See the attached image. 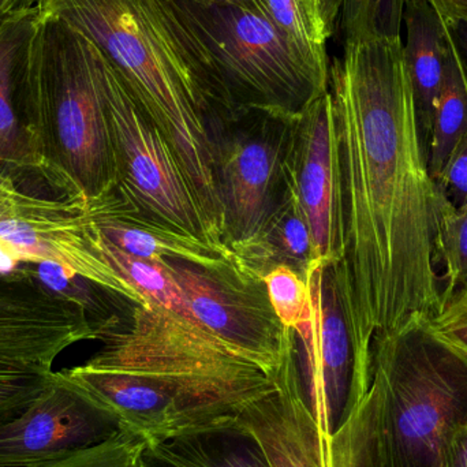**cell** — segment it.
I'll return each instance as SVG.
<instances>
[{"label": "cell", "instance_id": "obj_33", "mask_svg": "<svg viewBox=\"0 0 467 467\" xmlns=\"http://www.w3.org/2000/svg\"><path fill=\"white\" fill-rule=\"evenodd\" d=\"M447 25H467V0H431Z\"/></svg>", "mask_w": 467, "mask_h": 467}, {"label": "cell", "instance_id": "obj_24", "mask_svg": "<svg viewBox=\"0 0 467 467\" xmlns=\"http://www.w3.org/2000/svg\"><path fill=\"white\" fill-rule=\"evenodd\" d=\"M96 224V223H95ZM98 229V227H96ZM96 247L112 268L150 304L197 321L181 290L163 261L148 260L130 254L109 242L100 232L96 234Z\"/></svg>", "mask_w": 467, "mask_h": 467}, {"label": "cell", "instance_id": "obj_35", "mask_svg": "<svg viewBox=\"0 0 467 467\" xmlns=\"http://www.w3.org/2000/svg\"><path fill=\"white\" fill-rule=\"evenodd\" d=\"M199 7H244L268 14L265 0H186Z\"/></svg>", "mask_w": 467, "mask_h": 467}, {"label": "cell", "instance_id": "obj_1", "mask_svg": "<svg viewBox=\"0 0 467 467\" xmlns=\"http://www.w3.org/2000/svg\"><path fill=\"white\" fill-rule=\"evenodd\" d=\"M337 137V244L329 266L354 348V397L373 343L441 304L439 189L430 171L402 36L345 43L329 67Z\"/></svg>", "mask_w": 467, "mask_h": 467}, {"label": "cell", "instance_id": "obj_22", "mask_svg": "<svg viewBox=\"0 0 467 467\" xmlns=\"http://www.w3.org/2000/svg\"><path fill=\"white\" fill-rule=\"evenodd\" d=\"M466 133L467 74L452 40L451 57L444 73L428 142V164L435 182Z\"/></svg>", "mask_w": 467, "mask_h": 467}, {"label": "cell", "instance_id": "obj_25", "mask_svg": "<svg viewBox=\"0 0 467 467\" xmlns=\"http://www.w3.org/2000/svg\"><path fill=\"white\" fill-rule=\"evenodd\" d=\"M436 257L446 271L441 298L467 288V208L457 210L452 207L441 191L438 196Z\"/></svg>", "mask_w": 467, "mask_h": 467}, {"label": "cell", "instance_id": "obj_21", "mask_svg": "<svg viewBox=\"0 0 467 467\" xmlns=\"http://www.w3.org/2000/svg\"><path fill=\"white\" fill-rule=\"evenodd\" d=\"M36 11L14 13L0 25V164L40 170L25 136L16 101L19 54Z\"/></svg>", "mask_w": 467, "mask_h": 467}, {"label": "cell", "instance_id": "obj_2", "mask_svg": "<svg viewBox=\"0 0 467 467\" xmlns=\"http://www.w3.org/2000/svg\"><path fill=\"white\" fill-rule=\"evenodd\" d=\"M123 77L171 145L205 215L223 239L211 115L233 109L199 33L175 0H46Z\"/></svg>", "mask_w": 467, "mask_h": 467}, {"label": "cell", "instance_id": "obj_13", "mask_svg": "<svg viewBox=\"0 0 467 467\" xmlns=\"http://www.w3.org/2000/svg\"><path fill=\"white\" fill-rule=\"evenodd\" d=\"M306 282L310 313L294 331L299 373L318 428L332 436L353 409V340L329 266H317Z\"/></svg>", "mask_w": 467, "mask_h": 467}, {"label": "cell", "instance_id": "obj_28", "mask_svg": "<svg viewBox=\"0 0 467 467\" xmlns=\"http://www.w3.org/2000/svg\"><path fill=\"white\" fill-rule=\"evenodd\" d=\"M272 309L287 328L296 331L310 313V290L294 269L277 265L263 277Z\"/></svg>", "mask_w": 467, "mask_h": 467}, {"label": "cell", "instance_id": "obj_26", "mask_svg": "<svg viewBox=\"0 0 467 467\" xmlns=\"http://www.w3.org/2000/svg\"><path fill=\"white\" fill-rule=\"evenodd\" d=\"M405 0H342L340 24L345 43L381 36H402Z\"/></svg>", "mask_w": 467, "mask_h": 467}, {"label": "cell", "instance_id": "obj_29", "mask_svg": "<svg viewBox=\"0 0 467 467\" xmlns=\"http://www.w3.org/2000/svg\"><path fill=\"white\" fill-rule=\"evenodd\" d=\"M425 321L431 334L467 364V288L441 298Z\"/></svg>", "mask_w": 467, "mask_h": 467}, {"label": "cell", "instance_id": "obj_19", "mask_svg": "<svg viewBox=\"0 0 467 467\" xmlns=\"http://www.w3.org/2000/svg\"><path fill=\"white\" fill-rule=\"evenodd\" d=\"M144 467H272L254 433L224 417L166 441L147 443Z\"/></svg>", "mask_w": 467, "mask_h": 467}, {"label": "cell", "instance_id": "obj_37", "mask_svg": "<svg viewBox=\"0 0 467 467\" xmlns=\"http://www.w3.org/2000/svg\"><path fill=\"white\" fill-rule=\"evenodd\" d=\"M46 3V0H8L10 13H24V11H36Z\"/></svg>", "mask_w": 467, "mask_h": 467}, {"label": "cell", "instance_id": "obj_23", "mask_svg": "<svg viewBox=\"0 0 467 467\" xmlns=\"http://www.w3.org/2000/svg\"><path fill=\"white\" fill-rule=\"evenodd\" d=\"M269 16L296 57L312 71L321 87L328 89L329 36L315 0H265Z\"/></svg>", "mask_w": 467, "mask_h": 467}, {"label": "cell", "instance_id": "obj_8", "mask_svg": "<svg viewBox=\"0 0 467 467\" xmlns=\"http://www.w3.org/2000/svg\"><path fill=\"white\" fill-rule=\"evenodd\" d=\"M101 67L117 175L114 193L147 218L233 253L205 215L171 145L103 54Z\"/></svg>", "mask_w": 467, "mask_h": 467}, {"label": "cell", "instance_id": "obj_15", "mask_svg": "<svg viewBox=\"0 0 467 467\" xmlns=\"http://www.w3.org/2000/svg\"><path fill=\"white\" fill-rule=\"evenodd\" d=\"M60 372L107 409L120 430L141 436L147 443L233 416L153 379L85 365Z\"/></svg>", "mask_w": 467, "mask_h": 467}, {"label": "cell", "instance_id": "obj_38", "mask_svg": "<svg viewBox=\"0 0 467 467\" xmlns=\"http://www.w3.org/2000/svg\"><path fill=\"white\" fill-rule=\"evenodd\" d=\"M11 16L8 0H0V25Z\"/></svg>", "mask_w": 467, "mask_h": 467}, {"label": "cell", "instance_id": "obj_17", "mask_svg": "<svg viewBox=\"0 0 467 467\" xmlns=\"http://www.w3.org/2000/svg\"><path fill=\"white\" fill-rule=\"evenodd\" d=\"M99 232L119 249L148 260H181L202 266H218L233 260L234 253L223 252L207 242L177 232L129 207L117 194L90 205Z\"/></svg>", "mask_w": 467, "mask_h": 467}, {"label": "cell", "instance_id": "obj_31", "mask_svg": "<svg viewBox=\"0 0 467 467\" xmlns=\"http://www.w3.org/2000/svg\"><path fill=\"white\" fill-rule=\"evenodd\" d=\"M439 191L457 210L467 208V133L450 156L443 172L436 181Z\"/></svg>", "mask_w": 467, "mask_h": 467}, {"label": "cell", "instance_id": "obj_9", "mask_svg": "<svg viewBox=\"0 0 467 467\" xmlns=\"http://www.w3.org/2000/svg\"><path fill=\"white\" fill-rule=\"evenodd\" d=\"M296 118L246 107L211 115L222 229L233 253L257 239L285 193Z\"/></svg>", "mask_w": 467, "mask_h": 467}, {"label": "cell", "instance_id": "obj_12", "mask_svg": "<svg viewBox=\"0 0 467 467\" xmlns=\"http://www.w3.org/2000/svg\"><path fill=\"white\" fill-rule=\"evenodd\" d=\"M296 357L280 373L276 389L239 411V421L260 441L272 467H375L361 409L348 414L332 436L318 428Z\"/></svg>", "mask_w": 467, "mask_h": 467}, {"label": "cell", "instance_id": "obj_14", "mask_svg": "<svg viewBox=\"0 0 467 467\" xmlns=\"http://www.w3.org/2000/svg\"><path fill=\"white\" fill-rule=\"evenodd\" d=\"M119 431L118 420L59 370L18 416L0 424V467L47 465Z\"/></svg>", "mask_w": 467, "mask_h": 467}, {"label": "cell", "instance_id": "obj_18", "mask_svg": "<svg viewBox=\"0 0 467 467\" xmlns=\"http://www.w3.org/2000/svg\"><path fill=\"white\" fill-rule=\"evenodd\" d=\"M402 29L403 54L428 150L436 103L451 57V33L431 0L403 2Z\"/></svg>", "mask_w": 467, "mask_h": 467}, {"label": "cell", "instance_id": "obj_4", "mask_svg": "<svg viewBox=\"0 0 467 467\" xmlns=\"http://www.w3.org/2000/svg\"><path fill=\"white\" fill-rule=\"evenodd\" d=\"M425 320L373 343L365 405L375 467H441L467 422V364Z\"/></svg>", "mask_w": 467, "mask_h": 467}, {"label": "cell", "instance_id": "obj_3", "mask_svg": "<svg viewBox=\"0 0 467 467\" xmlns=\"http://www.w3.org/2000/svg\"><path fill=\"white\" fill-rule=\"evenodd\" d=\"M19 119L37 166L89 205L117 186L101 54L67 22L36 10L16 71Z\"/></svg>", "mask_w": 467, "mask_h": 467}, {"label": "cell", "instance_id": "obj_20", "mask_svg": "<svg viewBox=\"0 0 467 467\" xmlns=\"http://www.w3.org/2000/svg\"><path fill=\"white\" fill-rule=\"evenodd\" d=\"M287 161V159H285ZM244 269L264 277L277 265H287L306 282L324 261L317 257L312 230L285 167V188L255 241L234 253ZM328 265V264H326Z\"/></svg>", "mask_w": 467, "mask_h": 467}, {"label": "cell", "instance_id": "obj_11", "mask_svg": "<svg viewBox=\"0 0 467 467\" xmlns=\"http://www.w3.org/2000/svg\"><path fill=\"white\" fill-rule=\"evenodd\" d=\"M90 312L84 299L33 272H0V369L51 375L66 348L118 328L114 316L95 320Z\"/></svg>", "mask_w": 467, "mask_h": 467}, {"label": "cell", "instance_id": "obj_27", "mask_svg": "<svg viewBox=\"0 0 467 467\" xmlns=\"http://www.w3.org/2000/svg\"><path fill=\"white\" fill-rule=\"evenodd\" d=\"M145 446L147 441L141 436L120 430L101 443L38 467H144Z\"/></svg>", "mask_w": 467, "mask_h": 467}, {"label": "cell", "instance_id": "obj_5", "mask_svg": "<svg viewBox=\"0 0 467 467\" xmlns=\"http://www.w3.org/2000/svg\"><path fill=\"white\" fill-rule=\"evenodd\" d=\"M101 342L85 367L153 379L233 416L276 389L283 372L199 321L155 304L133 305L128 326L112 329Z\"/></svg>", "mask_w": 467, "mask_h": 467}, {"label": "cell", "instance_id": "obj_6", "mask_svg": "<svg viewBox=\"0 0 467 467\" xmlns=\"http://www.w3.org/2000/svg\"><path fill=\"white\" fill-rule=\"evenodd\" d=\"M46 180L57 181L43 170L0 164V254L13 263L55 266L131 305L148 306L96 247L89 202L65 189L37 191Z\"/></svg>", "mask_w": 467, "mask_h": 467}, {"label": "cell", "instance_id": "obj_30", "mask_svg": "<svg viewBox=\"0 0 467 467\" xmlns=\"http://www.w3.org/2000/svg\"><path fill=\"white\" fill-rule=\"evenodd\" d=\"M51 376L0 369V424L18 416L46 389Z\"/></svg>", "mask_w": 467, "mask_h": 467}, {"label": "cell", "instance_id": "obj_10", "mask_svg": "<svg viewBox=\"0 0 467 467\" xmlns=\"http://www.w3.org/2000/svg\"><path fill=\"white\" fill-rule=\"evenodd\" d=\"M185 296L194 318L280 373L296 353V332L277 317L264 279L235 257L218 266L161 260Z\"/></svg>", "mask_w": 467, "mask_h": 467}, {"label": "cell", "instance_id": "obj_16", "mask_svg": "<svg viewBox=\"0 0 467 467\" xmlns=\"http://www.w3.org/2000/svg\"><path fill=\"white\" fill-rule=\"evenodd\" d=\"M285 167L309 221L317 257L331 265L337 244L339 172L329 92L296 118Z\"/></svg>", "mask_w": 467, "mask_h": 467}, {"label": "cell", "instance_id": "obj_32", "mask_svg": "<svg viewBox=\"0 0 467 467\" xmlns=\"http://www.w3.org/2000/svg\"><path fill=\"white\" fill-rule=\"evenodd\" d=\"M441 467H467V422L450 441Z\"/></svg>", "mask_w": 467, "mask_h": 467}, {"label": "cell", "instance_id": "obj_7", "mask_svg": "<svg viewBox=\"0 0 467 467\" xmlns=\"http://www.w3.org/2000/svg\"><path fill=\"white\" fill-rule=\"evenodd\" d=\"M213 57L235 109L296 118L328 89L296 57L269 14L175 0Z\"/></svg>", "mask_w": 467, "mask_h": 467}, {"label": "cell", "instance_id": "obj_34", "mask_svg": "<svg viewBox=\"0 0 467 467\" xmlns=\"http://www.w3.org/2000/svg\"><path fill=\"white\" fill-rule=\"evenodd\" d=\"M317 5L318 14L321 21L326 26L329 38L334 36L337 30V19L340 18V10H342V0H315Z\"/></svg>", "mask_w": 467, "mask_h": 467}, {"label": "cell", "instance_id": "obj_36", "mask_svg": "<svg viewBox=\"0 0 467 467\" xmlns=\"http://www.w3.org/2000/svg\"><path fill=\"white\" fill-rule=\"evenodd\" d=\"M467 74V25H447Z\"/></svg>", "mask_w": 467, "mask_h": 467}]
</instances>
